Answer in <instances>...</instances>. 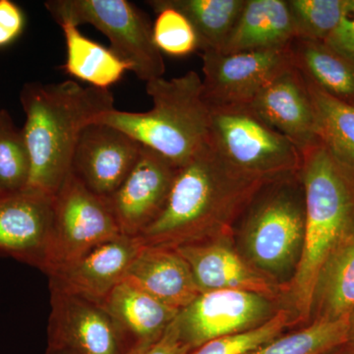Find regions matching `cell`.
<instances>
[{"label":"cell","mask_w":354,"mask_h":354,"mask_svg":"<svg viewBox=\"0 0 354 354\" xmlns=\"http://www.w3.org/2000/svg\"><path fill=\"white\" fill-rule=\"evenodd\" d=\"M266 180L230 164L209 138L177 169L164 209L140 239L145 245L176 249L232 234L242 209Z\"/></svg>","instance_id":"obj_1"},{"label":"cell","mask_w":354,"mask_h":354,"mask_svg":"<svg viewBox=\"0 0 354 354\" xmlns=\"http://www.w3.org/2000/svg\"><path fill=\"white\" fill-rule=\"evenodd\" d=\"M348 342L354 346V312L348 318Z\"/></svg>","instance_id":"obj_35"},{"label":"cell","mask_w":354,"mask_h":354,"mask_svg":"<svg viewBox=\"0 0 354 354\" xmlns=\"http://www.w3.org/2000/svg\"><path fill=\"white\" fill-rule=\"evenodd\" d=\"M50 290L48 348L75 354H122L120 335L102 304Z\"/></svg>","instance_id":"obj_15"},{"label":"cell","mask_w":354,"mask_h":354,"mask_svg":"<svg viewBox=\"0 0 354 354\" xmlns=\"http://www.w3.org/2000/svg\"><path fill=\"white\" fill-rule=\"evenodd\" d=\"M305 237L301 261L285 293L298 328L308 325L312 291L324 263L354 236V172L337 164L321 144L302 153Z\"/></svg>","instance_id":"obj_3"},{"label":"cell","mask_w":354,"mask_h":354,"mask_svg":"<svg viewBox=\"0 0 354 354\" xmlns=\"http://www.w3.org/2000/svg\"><path fill=\"white\" fill-rule=\"evenodd\" d=\"M324 43L354 64V0H348L341 23Z\"/></svg>","instance_id":"obj_31"},{"label":"cell","mask_w":354,"mask_h":354,"mask_svg":"<svg viewBox=\"0 0 354 354\" xmlns=\"http://www.w3.org/2000/svg\"><path fill=\"white\" fill-rule=\"evenodd\" d=\"M120 335L122 354L147 348L164 335L178 313L127 279L102 304Z\"/></svg>","instance_id":"obj_18"},{"label":"cell","mask_w":354,"mask_h":354,"mask_svg":"<svg viewBox=\"0 0 354 354\" xmlns=\"http://www.w3.org/2000/svg\"><path fill=\"white\" fill-rule=\"evenodd\" d=\"M297 328L292 312L285 308L257 329L214 339L189 354H246Z\"/></svg>","instance_id":"obj_30"},{"label":"cell","mask_w":354,"mask_h":354,"mask_svg":"<svg viewBox=\"0 0 354 354\" xmlns=\"http://www.w3.org/2000/svg\"><path fill=\"white\" fill-rule=\"evenodd\" d=\"M29 152L23 130L6 109L0 111V192L25 189L29 181Z\"/></svg>","instance_id":"obj_27"},{"label":"cell","mask_w":354,"mask_h":354,"mask_svg":"<svg viewBox=\"0 0 354 354\" xmlns=\"http://www.w3.org/2000/svg\"><path fill=\"white\" fill-rule=\"evenodd\" d=\"M146 91L152 97L150 111L114 109L95 122L127 133L179 169L209 138L211 109L203 94L202 78L195 71L169 80L162 77L146 83Z\"/></svg>","instance_id":"obj_5"},{"label":"cell","mask_w":354,"mask_h":354,"mask_svg":"<svg viewBox=\"0 0 354 354\" xmlns=\"http://www.w3.org/2000/svg\"><path fill=\"white\" fill-rule=\"evenodd\" d=\"M142 147L118 128L92 123L79 138L70 174L97 196L109 199L132 171Z\"/></svg>","instance_id":"obj_12"},{"label":"cell","mask_w":354,"mask_h":354,"mask_svg":"<svg viewBox=\"0 0 354 354\" xmlns=\"http://www.w3.org/2000/svg\"><path fill=\"white\" fill-rule=\"evenodd\" d=\"M62 27L66 44V60L62 68L70 76L91 87L109 90L120 82L130 66L109 48L87 38L69 21Z\"/></svg>","instance_id":"obj_23"},{"label":"cell","mask_w":354,"mask_h":354,"mask_svg":"<svg viewBox=\"0 0 354 354\" xmlns=\"http://www.w3.org/2000/svg\"><path fill=\"white\" fill-rule=\"evenodd\" d=\"M53 198L28 188L0 193V254L46 271Z\"/></svg>","instance_id":"obj_11"},{"label":"cell","mask_w":354,"mask_h":354,"mask_svg":"<svg viewBox=\"0 0 354 354\" xmlns=\"http://www.w3.org/2000/svg\"><path fill=\"white\" fill-rule=\"evenodd\" d=\"M306 82L313 104L317 138L337 164L354 172V106Z\"/></svg>","instance_id":"obj_24"},{"label":"cell","mask_w":354,"mask_h":354,"mask_svg":"<svg viewBox=\"0 0 354 354\" xmlns=\"http://www.w3.org/2000/svg\"><path fill=\"white\" fill-rule=\"evenodd\" d=\"M20 102L31 164L26 188L55 197L69 176L83 130L115 109L113 95L71 80L30 82L23 86Z\"/></svg>","instance_id":"obj_2"},{"label":"cell","mask_w":354,"mask_h":354,"mask_svg":"<svg viewBox=\"0 0 354 354\" xmlns=\"http://www.w3.org/2000/svg\"><path fill=\"white\" fill-rule=\"evenodd\" d=\"M0 193H2V192H0Z\"/></svg>","instance_id":"obj_37"},{"label":"cell","mask_w":354,"mask_h":354,"mask_svg":"<svg viewBox=\"0 0 354 354\" xmlns=\"http://www.w3.org/2000/svg\"><path fill=\"white\" fill-rule=\"evenodd\" d=\"M46 10L58 24L94 26L109 39L111 50L130 71L146 83L164 77L162 53L153 39V26L138 7L127 0H50Z\"/></svg>","instance_id":"obj_6"},{"label":"cell","mask_w":354,"mask_h":354,"mask_svg":"<svg viewBox=\"0 0 354 354\" xmlns=\"http://www.w3.org/2000/svg\"><path fill=\"white\" fill-rule=\"evenodd\" d=\"M348 319L315 321L288 330L246 354H327L348 342Z\"/></svg>","instance_id":"obj_26"},{"label":"cell","mask_w":354,"mask_h":354,"mask_svg":"<svg viewBox=\"0 0 354 354\" xmlns=\"http://www.w3.org/2000/svg\"><path fill=\"white\" fill-rule=\"evenodd\" d=\"M297 39L325 41L346 14L348 0H286Z\"/></svg>","instance_id":"obj_28"},{"label":"cell","mask_w":354,"mask_h":354,"mask_svg":"<svg viewBox=\"0 0 354 354\" xmlns=\"http://www.w3.org/2000/svg\"><path fill=\"white\" fill-rule=\"evenodd\" d=\"M285 308L281 300L258 293L208 291L179 310L172 326L191 353L214 339L257 329Z\"/></svg>","instance_id":"obj_8"},{"label":"cell","mask_w":354,"mask_h":354,"mask_svg":"<svg viewBox=\"0 0 354 354\" xmlns=\"http://www.w3.org/2000/svg\"><path fill=\"white\" fill-rule=\"evenodd\" d=\"M187 17L203 51H220L234 29L246 0H162Z\"/></svg>","instance_id":"obj_25"},{"label":"cell","mask_w":354,"mask_h":354,"mask_svg":"<svg viewBox=\"0 0 354 354\" xmlns=\"http://www.w3.org/2000/svg\"><path fill=\"white\" fill-rule=\"evenodd\" d=\"M143 245L139 236L118 235L48 272L50 288L102 304Z\"/></svg>","instance_id":"obj_14"},{"label":"cell","mask_w":354,"mask_h":354,"mask_svg":"<svg viewBox=\"0 0 354 354\" xmlns=\"http://www.w3.org/2000/svg\"><path fill=\"white\" fill-rule=\"evenodd\" d=\"M46 354H75L65 349L46 348Z\"/></svg>","instance_id":"obj_36"},{"label":"cell","mask_w":354,"mask_h":354,"mask_svg":"<svg viewBox=\"0 0 354 354\" xmlns=\"http://www.w3.org/2000/svg\"><path fill=\"white\" fill-rule=\"evenodd\" d=\"M108 199L69 174L53 198V220L44 274L120 235Z\"/></svg>","instance_id":"obj_9"},{"label":"cell","mask_w":354,"mask_h":354,"mask_svg":"<svg viewBox=\"0 0 354 354\" xmlns=\"http://www.w3.org/2000/svg\"><path fill=\"white\" fill-rule=\"evenodd\" d=\"M190 351L187 346H184L174 326H169L165 330L164 335L156 342L155 344L147 348L137 349L128 354H189Z\"/></svg>","instance_id":"obj_33"},{"label":"cell","mask_w":354,"mask_h":354,"mask_svg":"<svg viewBox=\"0 0 354 354\" xmlns=\"http://www.w3.org/2000/svg\"><path fill=\"white\" fill-rule=\"evenodd\" d=\"M295 39L286 0H246L220 53L286 48Z\"/></svg>","instance_id":"obj_20"},{"label":"cell","mask_w":354,"mask_h":354,"mask_svg":"<svg viewBox=\"0 0 354 354\" xmlns=\"http://www.w3.org/2000/svg\"><path fill=\"white\" fill-rule=\"evenodd\" d=\"M209 109V141L230 164L263 179L300 171L299 149L249 106Z\"/></svg>","instance_id":"obj_7"},{"label":"cell","mask_w":354,"mask_h":354,"mask_svg":"<svg viewBox=\"0 0 354 354\" xmlns=\"http://www.w3.org/2000/svg\"><path fill=\"white\" fill-rule=\"evenodd\" d=\"M177 167L142 147L132 171L108 201L121 234L140 236L164 209Z\"/></svg>","instance_id":"obj_13"},{"label":"cell","mask_w":354,"mask_h":354,"mask_svg":"<svg viewBox=\"0 0 354 354\" xmlns=\"http://www.w3.org/2000/svg\"><path fill=\"white\" fill-rule=\"evenodd\" d=\"M124 279L178 311L201 293L189 265L176 249L169 247L144 244Z\"/></svg>","instance_id":"obj_19"},{"label":"cell","mask_w":354,"mask_h":354,"mask_svg":"<svg viewBox=\"0 0 354 354\" xmlns=\"http://www.w3.org/2000/svg\"><path fill=\"white\" fill-rule=\"evenodd\" d=\"M327 354H354V346L348 342H344Z\"/></svg>","instance_id":"obj_34"},{"label":"cell","mask_w":354,"mask_h":354,"mask_svg":"<svg viewBox=\"0 0 354 354\" xmlns=\"http://www.w3.org/2000/svg\"><path fill=\"white\" fill-rule=\"evenodd\" d=\"M24 26V14L20 7L10 0H0V46L15 41Z\"/></svg>","instance_id":"obj_32"},{"label":"cell","mask_w":354,"mask_h":354,"mask_svg":"<svg viewBox=\"0 0 354 354\" xmlns=\"http://www.w3.org/2000/svg\"><path fill=\"white\" fill-rule=\"evenodd\" d=\"M354 312V236L324 263L312 291L309 323L346 320Z\"/></svg>","instance_id":"obj_21"},{"label":"cell","mask_w":354,"mask_h":354,"mask_svg":"<svg viewBox=\"0 0 354 354\" xmlns=\"http://www.w3.org/2000/svg\"><path fill=\"white\" fill-rule=\"evenodd\" d=\"M189 265L200 292L241 290L281 300V288L251 267L232 242V234L223 235L176 248Z\"/></svg>","instance_id":"obj_16"},{"label":"cell","mask_w":354,"mask_h":354,"mask_svg":"<svg viewBox=\"0 0 354 354\" xmlns=\"http://www.w3.org/2000/svg\"><path fill=\"white\" fill-rule=\"evenodd\" d=\"M148 3L157 13L153 25V39L160 53L183 57L200 50L197 32L184 14L167 6L162 0H152Z\"/></svg>","instance_id":"obj_29"},{"label":"cell","mask_w":354,"mask_h":354,"mask_svg":"<svg viewBox=\"0 0 354 354\" xmlns=\"http://www.w3.org/2000/svg\"><path fill=\"white\" fill-rule=\"evenodd\" d=\"M203 94L209 109L249 106L279 72L291 64L286 48L223 53L203 51Z\"/></svg>","instance_id":"obj_10"},{"label":"cell","mask_w":354,"mask_h":354,"mask_svg":"<svg viewBox=\"0 0 354 354\" xmlns=\"http://www.w3.org/2000/svg\"><path fill=\"white\" fill-rule=\"evenodd\" d=\"M299 171L261 184L232 228L237 252L283 293L304 252L306 213Z\"/></svg>","instance_id":"obj_4"},{"label":"cell","mask_w":354,"mask_h":354,"mask_svg":"<svg viewBox=\"0 0 354 354\" xmlns=\"http://www.w3.org/2000/svg\"><path fill=\"white\" fill-rule=\"evenodd\" d=\"M249 108L290 139L300 152L320 144L308 86L292 64L279 72L258 93Z\"/></svg>","instance_id":"obj_17"},{"label":"cell","mask_w":354,"mask_h":354,"mask_svg":"<svg viewBox=\"0 0 354 354\" xmlns=\"http://www.w3.org/2000/svg\"><path fill=\"white\" fill-rule=\"evenodd\" d=\"M291 64L306 80L354 106V64L324 41L295 39L290 44Z\"/></svg>","instance_id":"obj_22"}]
</instances>
